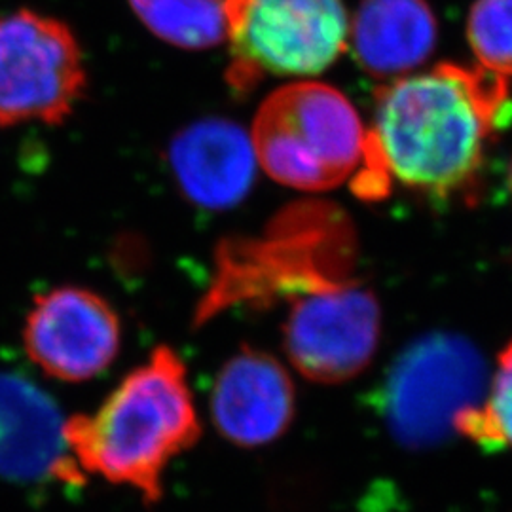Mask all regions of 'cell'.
Returning a JSON list of instances; mask_svg holds the SVG:
<instances>
[{
  "mask_svg": "<svg viewBox=\"0 0 512 512\" xmlns=\"http://www.w3.org/2000/svg\"><path fill=\"white\" fill-rule=\"evenodd\" d=\"M507 112V78L480 65L440 63L385 82L355 190L382 198L397 181L425 198L448 200L473 188Z\"/></svg>",
  "mask_w": 512,
  "mask_h": 512,
  "instance_id": "obj_1",
  "label": "cell"
},
{
  "mask_svg": "<svg viewBox=\"0 0 512 512\" xmlns=\"http://www.w3.org/2000/svg\"><path fill=\"white\" fill-rule=\"evenodd\" d=\"M198 437L200 421L186 368L171 348L154 349L95 414L65 421V442L78 467L137 490L147 503L162 497L169 461Z\"/></svg>",
  "mask_w": 512,
  "mask_h": 512,
  "instance_id": "obj_2",
  "label": "cell"
},
{
  "mask_svg": "<svg viewBox=\"0 0 512 512\" xmlns=\"http://www.w3.org/2000/svg\"><path fill=\"white\" fill-rule=\"evenodd\" d=\"M355 253L353 224L342 209L315 200L291 205L260 238L220 245L217 274L196 321L207 323L238 304H291L346 281L355 277Z\"/></svg>",
  "mask_w": 512,
  "mask_h": 512,
  "instance_id": "obj_3",
  "label": "cell"
},
{
  "mask_svg": "<svg viewBox=\"0 0 512 512\" xmlns=\"http://www.w3.org/2000/svg\"><path fill=\"white\" fill-rule=\"evenodd\" d=\"M258 165L279 184L325 192L353 181L368 152V129L348 97L321 82H294L256 112Z\"/></svg>",
  "mask_w": 512,
  "mask_h": 512,
  "instance_id": "obj_4",
  "label": "cell"
},
{
  "mask_svg": "<svg viewBox=\"0 0 512 512\" xmlns=\"http://www.w3.org/2000/svg\"><path fill=\"white\" fill-rule=\"evenodd\" d=\"M488 366L475 344L450 332L416 340L393 361L374 404L389 435L410 450L440 446L459 414L484 399Z\"/></svg>",
  "mask_w": 512,
  "mask_h": 512,
  "instance_id": "obj_5",
  "label": "cell"
},
{
  "mask_svg": "<svg viewBox=\"0 0 512 512\" xmlns=\"http://www.w3.org/2000/svg\"><path fill=\"white\" fill-rule=\"evenodd\" d=\"M230 40L228 82L251 92L266 76L306 78L348 50L344 0H220Z\"/></svg>",
  "mask_w": 512,
  "mask_h": 512,
  "instance_id": "obj_6",
  "label": "cell"
},
{
  "mask_svg": "<svg viewBox=\"0 0 512 512\" xmlns=\"http://www.w3.org/2000/svg\"><path fill=\"white\" fill-rule=\"evenodd\" d=\"M82 50L59 19L0 14V126L61 124L86 92Z\"/></svg>",
  "mask_w": 512,
  "mask_h": 512,
  "instance_id": "obj_7",
  "label": "cell"
},
{
  "mask_svg": "<svg viewBox=\"0 0 512 512\" xmlns=\"http://www.w3.org/2000/svg\"><path fill=\"white\" fill-rule=\"evenodd\" d=\"M283 346L294 368L315 384H344L376 355L382 311L376 294L349 277L287 304Z\"/></svg>",
  "mask_w": 512,
  "mask_h": 512,
  "instance_id": "obj_8",
  "label": "cell"
},
{
  "mask_svg": "<svg viewBox=\"0 0 512 512\" xmlns=\"http://www.w3.org/2000/svg\"><path fill=\"white\" fill-rule=\"evenodd\" d=\"M120 319L109 302L82 287H59L33 302L23 329L31 361L61 382L103 374L120 351Z\"/></svg>",
  "mask_w": 512,
  "mask_h": 512,
  "instance_id": "obj_9",
  "label": "cell"
},
{
  "mask_svg": "<svg viewBox=\"0 0 512 512\" xmlns=\"http://www.w3.org/2000/svg\"><path fill=\"white\" fill-rule=\"evenodd\" d=\"M84 471L65 442L54 399L29 378L0 374V476L16 482L54 478L78 484Z\"/></svg>",
  "mask_w": 512,
  "mask_h": 512,
  "instance_id": "obj_10",
  "label": "cell"
},
{
  "mask_svg": "<svg viewBox=\"0 0 512 512\" xmlns=\"http://www.w3.org/2000/svg\"><path fill=\"white\" fill-rule=\"evenodd\" d=\"M294 384L274 355L243 348L213 385L211 416L224 439L238 446H264L279 439L294 418Z\"/></svg>",
  "mask_w": 512,
  "mask_h": 512,
  "instance_id": "obj_11",
  "label": "cell"
},
{
  "mask_svg": "<svg viewBox=\"0 0 512 512\" xmlns=\"http://www.w3.org/2000/svg\"><path fill=\"white\" fill-rule=\"evenodd\" d=\"M169 165L190 202L228 209L247 198L258 160L251 133L224 118H205L173 137Z\"/></svg>",
  "mask_w": 512,
  "mask_h": 512,
  "instance_id": "obj_12",
  "label": "cell"
},
{
  "mask_svg": "<svg viewBox=\"0 0 512 512\" xmlns=\"http://www.w3.org/2000/svg\"><path fill=\"white\" fill-rule=\"evenodd\" d=\"M437 18L427 0H361L349 23L355 59L391 82L421 67L437 46Z\"/></svg>",
  "mask_w": 512,
  "mask_h": 512,
  "instance_id": "obj_13",
  "label": "cell"
},
{
  "mask_svg": "<svg viewBox=\"0 0 512 512\" xmlns=\"http://www.w3.org/2000/svg\"><path fill=\"white\" fill-rule=\"evenodd\" d=\"M154 37L181 50H209L226 40L220 0H129Z\"/></svg>",
  "mask_w": 512,
  "mask_h": 512,
  "instance_id": "obj_14",
  "label": "cell"
},
{
  "mask_svg": "<svg viewBox=\"0 0 512 512\" xmlns=\"http://www.w3.org/2000/svg\"><path fill=\"white\" fill-rule=\"evenodd\" d=\"M456 433L486 452L512 448V342L499 353L486 403L463 410L456 420Z\"/></svg>",
  "mask_w": 512,
  "mask_h": 512,
  "instance_id": "obj_15",
  "label": "cell"
},
{
  "mask_svg": "<svg viewBox=\"0 0 512 512\" xmlns=\"http://www.w3.org/2000/svg\"><path fill=\"white\" fill-rule=\"evenodd\" d=\"M467 38L482 69L512 78V0H476Z\"/></svg>",
  "mask_w": 512,
  "mask_h": 512,
  "instance_id": "obj_16",
  "label": "cell"
},
{
  "mask_svg": "<svg viewBox=\"0 0 512 512\" xmlns=\"http://www.w3.org/2000/svg\"><path fill=\"white\" fill-rule=\"evenodd\" d=\"M509 184H511V192H512V167H511V173H509Z\"/></svg>",
  "mask_w": 512,
  "mask_h": 512,
  "instance_id": "obj_17",
  "label": "cell"
}]
</instances>
